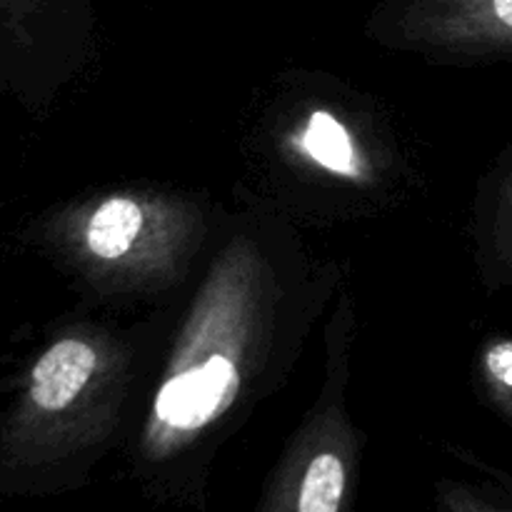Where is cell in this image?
<instances>
[{
    "mask_svg": "<svg viewBox=\"0 0 512 512\" xmlns=\"http://www.w3.org/2000/svg\"><path fill=\"white\" fill-rule=\"evenodd\" d=\"M98 370V353L83 338H60L33 363L25 393L28 423L58 418L78 403Z\"/></svg>",
    "mask_w": 512,
    "mask_h": 512,
    "instance_id": "1",
    "label": "cell"
},
{
    "mask_svg": "<svg viewBox=\"0 0 512 512\" xmlns=\"http://www.w3.org/2000/svg\"><path fill=\"white\" fill-rule=\"evenodd\" d=\"M235 365L223 355H213L200 368L168 380L155 398V415L173 430L203 428L235 388Z\"/></svg>",
    "mask_w": 512,
    "mask_h": 512,
    "instance_id": "2",
    "label": "cell"
},
{
    "mask_svg": "<svg viewBox=\"0 0 512 512\" xmlns=\"http://www.w3.org/2000/svg\"><path fill=\"white\" fill-rule=\"evenodd\" d=\"M143 228V210L133 198L103 200L85 225V245L103 260H115L128 253Z\"/></svg>",
    "mask_w": 512,
    "mask_h": 512,
    "instance_id": "3",
    "label": "cell"
},
{
    "mask_svg": "<svg viewBox=\"0 0 512 512\" xmlns=\"http://www.w3.org/2000/svg\"><path fill=\"white\" fill-rule=\"evenodd\" d=\"M450 28L512 50V0H435Z\"/></svg>",
    "mask_w": 512,
    "mask_h": 512,
    "instance_id": "4",
    "label": "cell"
},
{
    "mask_svg": "<svg viewBox=\"0 0 512 512\" xmlns=\"http://www.w3.org/2000/svg\"><path fill=\"white\" fill-rule=\"evenodd\" d=\"M300 145H303L310 160L323 165L330 173L345 175V178H355L360 173L353 140H350L345 125L340 120H335L330 113L318 110V113L310 115L303 138H300Z\"/></svg>",
    "mask_w": 512,
    "mask_h": 512,
    "instance_id": "5",
    "label": "cell"
},
{
    "mask_svg": "<svg viewBox=\"0 0 512 512\" xmlns=\"http://www.w3.org/2000/svg\"><path fill=\"white\" fill-rule=\"evenodd\" d=\"M345 490L343 460L323 453L308 465L300 488V512H338Z\"/></svg>",
    "mask_w": 512,
    "mask_h": 512,
    "instance_id": "6",
    "label": "cell"
},
{
    "mask_svg": "<svg viewBox=\"0 0 512 512\" xmlns=\"http://www.w3.org/2000/svg\"><path fill=\"white\" fill-rule=\"evenodd\" d=\"M485 373L505 405H512V340H495L485 350Z\"/></svg>",
    "mask_w": 512,
    "mask_h": 512,
    "instance_id": "7",
    "label": "cell"
},
{
    "mask_svg": "<svg viewBox=\"0 0 512 512\" xmlns=\"http://www.w3.org/2000/svg\"><path fill=\"white\" fill-rule=\"evenodd\" d=\"M510 238H512V180H510Z\"/></svg>",
    "mask_w": 512,
    "mask_h": 512,
    "instance_id": "8",
    "label": "cell"
}]
</instances>
